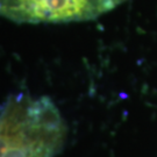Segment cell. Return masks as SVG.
I'll return each instance as SVG.
<instances>
[{
  "mask_svg": "<svg viewBox=\"0 0 157 157\" xmlns=\"http://www.w3.org/2000/svg\"><path fill=\"white\" fill-rule=\"evenodd\" d=\"M126 0H0V17L17 23L87 21Z\"/></svg>",
  "mask_w": 157,
  "mask_h": 157,
  "instance_id": "cell-2",
  "label": "cell"
},
{
  "mask_svg": "<svg viewBox=\"0 0 157 157\" xmlns=\"http://www.w3.org/2000/svg\"><path fill=\"white\" fill-rule=\"evenodd\" d=\"M67 128L52 101L19 95L0 114V157H54Z\"/></svg>",
  "mask_w": 157,
  "mask_h": 157,
  "instance_id": "cell-1",
  "label": "cell"
}]
</instances>
